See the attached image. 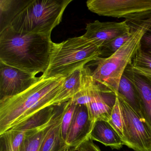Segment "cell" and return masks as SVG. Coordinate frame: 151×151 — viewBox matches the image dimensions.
<instances>
[{"instance_id":"cell-1","label":"cell","mask_w":151,"mask_h":151,"mask_svg":"<svg viewBox=\"0 0 151 151\" xmlns=\"http://www.w3.org/2000/svg\"><path fill=\"white\" fill-rule=\"evenodd\" d=\"M52 43L49 36L20 33L6 27L0 31V61L36 76L43 74Z\"/></svg>"},{"instance_id":"cell-2","label":"cell","mask_w":151,"mask_h":151,"mask_svg":"<svg viewBox=\"0 0 151 151\" xmlns=\"http://www.w3.org/2000/svg\"><path fill=\"white\" fill-rule=\"evenodd\" d=\"M66 77L44 78L23 92L0 101V135L29 119L53 101Z\"/></svg>"},{"instance_id":"cell-3","label":"cell","mask_w":151,"mask_h":151,"mask_svg":"<svg viewBox=\"0 0 151 151\" xmlns=\"http://www.w3.org/2000/svg\"><path fill=\"white\" fill-rule=\"evenodd\" d=\"M132 32L131 37L108 58L97 59L93 77L101 89L118 94V86L127 66L140 47L142 37L151 27V11L132 20H126Z\"/></svg>"},{"instance_id":"cell-4","label":"cell","mask_w":151,"mask_h":151,"mask_svg":"<svg viewBox=\"0 0 151 151\" xmlns=\"http://www.w3.org/2000/svg\"><path fill=\"white\" fill-rule=\"evenodd\" d=\"M101 55L100 47L83 36L60 43L53 42L49 64L43 78L67 77Z\"/></svg>"},{"instance_id":"cell-5","label":"cell","mask_w":151,"mask_h":151,"mask_svg":"<svg viewBox=\"0 0 151 151\" xmlns=\"http://www.w3.org/2000/svg\"><path fill=\"white\" fill-rule=\"evenodd\" d=\"M72 0H26L9 26L17 32L51 37Z\"/></svg>"},{"instance_id":"cell-6","label":"cell","mask_w":151,"mask_h":151,"mask_svg":"<svg viewBox=\"0 0 151 151\" xmlns=\"http://www.w3.org/2000/svg\"><path fill=\"white\" fill-rule=\"evenodd\" d=\"M124 123L123 141L135 151H151V126L120 94L116 95Z\"/></svg>"},{"instance_id":"cell-7","label":"cell","mask_w":151,"mask_h":151,"mask_svg":"<svg viewBox=\"0 0 151 151\" xmlns=\"http://www.w3.org/2000/svg\"><path fill=\"white\" fill-rule=\"evenodd\" d=\"M91 12L102 16L132 20L151 11V0H89Z\"/></svg>"},{"instance_id":"cell-8","label":"cell","mask_w":151,"mask_h":151,"mask_svg":"<svg viewBox=\"0 0 151 151\" xmlns=\"http://www.w3.org/2000/svg\"><path fill=\"white\" fill-rule=\"evenodd\" d=\"M40 78L0 61V101L23 92Z\"/></svg>"},{"instance_id":"cell-9","label":"cell","mask_w":151,"mask_h":151,"mask_svg":"<svg viewBox=\"0 0 151 151\" xmlns=\"http://www.w3.org/2000/svg\"><path fill=\"white\" fill-rule=\"evenodd\" d=\"M86 30L83 36L101 48L110 40L129 33L130 28L126 21L102 22L97 20L87 24Z\"/></svg>"},{"instance_id":"cell-10","label":"cell","mask_w":151,"mask_h":151,"mask_svg":"<svg viewBox=\"0 0 151 151\" xmlns=\"http://www.w3.org/2000/svg\"><path fill=\"white\" fill-rule=\"evenodd\" d=\"M116 100L115 93L101 89L95 81L91 91V100L86 105L92 122L93 123L98 120L108 122Z\"/></svg>"},{"instance_id":"cell-11","label":"cell","mask_w":151,"mask_h":151,"mask_svg":"<svg viewBox=\"0 0 151 151\" xmlns=\"http://www.w3.org/2000/svg\"><path fill=\"white\" fill-rule=\"evenodd\" d=\"M93 123L86 105H77L72 122L68 132L66 142L74 151L89 139Z\"/></svg>"},{"instance_id":"cell-12","label":"cell","mask_w":151,"mask_h":151,"mask_svg":"<svg viewBox=\"0 0 151 151\" xmlns=\"http://www.w3.org/2000/svg\"><path fill=\"white\" fill-rule=\"evenodd\" d=\"M124 74L137 90L142 117L151 126V76L137 71L131 63L127 66Z\"/></svg>"},{"instance_id":"cell-13","label":"cell","mask_w":151,"mask_h":151,"mask_svg":"<svg viewBox=\"0 0 151 151\" xmlns=\"http://www.w3.org/2000/svg\"><path fill=\"white\" fill-rule=\"evenodd\" d=\"M68 101L62 104L54 121L46 132L39 151H68L70 150L63 138L61 131L62 119L68 106Z\"/></svg>"},{"instance_id":"cell-14","label":"cell","mask_w":151,"mask_h":151,"mask_svg":"<svg viewBox=\"0 0 151 151\" xmlns=\"http://www.w3.org/2000/svg\"><path fill=\"white\" fill-rule=\"evenodd\" d=\"M89 139L100 142L113 149H120L124 145L117 132L105 120H98L94 122Z\"/></svg>"},{"instance_id":"cell-15","label":"cell","mask_w":151,"mask_h":151,"mask_svg":"<svg viewBox=\"0 0 151 151\" xmlns=\"http://www.w3.org/2000/svg\"><path fill=\"white\" fill-rule=\"evenodd\" d=\"M61 105L45 108L11 129L28 131L41 128L52 121L60 110Z\"/></svg>"},{"instance_id":"cell-16","label":"cell","mask_w":151,"mask_h":151,"mask_svg":"<svg viewBox=\"0 0 151 151\" xmlns=\"http://www.w3.org/2000/svg\"><path fill=\"white\" fill-rule=\"evenodd\" d=\"M81 69L69 75L53 101L54 106L61 105L71 100L80 91Z\"/></svg>"},{"instance_id":"cell-17","label":"cell","mask_w":151,"mask_h":151,"mask_svg":"<svg viewBox=\"0 0 151 151\" xmlns=\"http://www.w3.org/2000/svg\"><path fill=\"white\" fill-rule=\"evenodd\" d=\"M118 94L121 95L138 115L143 118L141 114V101L138 92L124 73L119 83Z\"/></svg>"},{"instance_id":"cell-18","label":"cell","mask_w":151,"mask_h":151,"mask_svg":"<svg viewBox=\"0 0 151 151\" xmlns=\"http://www.w3.org/2000/svg\"><path fill=\"white\" fill-rule=\"evenodd\" d=\"M24 1L1 0V31L9 27L11 20L26 2Z\"/></svg>"},{"instance_id":"cell-19","label":"cell","mask_w":151,"mask_h":151,"mask_svg":"<svg viewBox=\"0 0 151 151\" xmlns=\"http://www.w3.org/2000/svg\"><path fill=\"white\" fill-rule=\"evenodd\" d=\"M57 114L52 121L48 124L39 129L28 131V134L25 139L23 151H39L46 132L54 121Z\"/></svg>"},{"instance_id":"cell-20","label":"cell","mask_w":151,"mask_h":151,"mask_svg":"<svg viewBox=\"0 0 151 151\" xmlns=\"http://www.w3.org/2000/svg\"><path fill=\"white\" fill-rule=\"evenodd\" d=\"M132 34V31L130 30L129 33L117 37L106 43L101 47V56L106 58L112 55L131 37Z\"/></svg>"},{"instance_id":"cell-21","label":"cell","mask_w":151,"mask_h":151,"mask_svg":"<svg viewBox=\"0 0 151 151\" xmlns=\"http://www.w3.org/2000/svg\"><path fill=\"white\" fill-rule=\"evenodd\" d=\"M108 122L117 132L123 140L124 138V123L121 106L117 97L116 101L111 113L110 119Z\"/></svg>"},{"instance_id":"cell-22","label":"cell","mask_w":151,"mask_h":151,"mask_svg":"<svg viewBox=\"0 0 151 151\" xmlns=\"http://www.w3.org/2000/svg\"><path fill=\"white\" fill-rule=\"evenodd\" d=\"M77 105L71 102L68 101V106L63 113L61 124V131L63 138L66 141L68 132L70 127L74 116Z\"/></svg>"},{"instance_id":"cell-23","label":"cell","mask_w":151,"mask_h":151,"mask_svg":"<svg viewBox=\"0 0 151 151\" xmlns=\"http://www.w3.org/2000/svg\"><path fill=\"white\" fill-rule=\"evenodd\" d=\"M131 64L134 68L151 70V56L143 52L139 47L132 59Z\"/></svg>"},{"instance_id":"cell-24","label":"cell","mask_w":151,"mask_h":151,"mask_svg":"<svg viewBox=\"0 0 151 151\" xmlns=\"http://www.w3.org/2000/svg\"><path fill=\"white\" fill-rule=\"evenodd\" d=\"M140 49L151 56V27L142 37Z\"/></svg>"},{"instance_id":"cell-25","label":"cell","mask_w":151,"mask_h":151,"mask_svg":"<svg viewBox=\"0 0 151 151\" xmlns=\"http://www.w3.org/2000/svg\"><path fill=\"white\" fill-rule=\"evenodd\" d=\"M0 151H14L7 132L0 135Z\"/></svg>"},{"instance_id":"cell-26","label":"cell","mask_w":151,"mask_h":151,"mask_svg":"<svg viewBox=\"0 0 151 151\" xmlns=\"http://www.w3.org/2000/svg\"><path fill=\"white\" fill-rule=\"evenodd\" d=\"M75 151H101L99 147L94 144L93 140L89 139L81 144Z\"/></svg>"},{"instance_id":"cell-27","label":"cell","mask_w":151,"mask_h":151,"mask_svg":"<svg viewBox=\"0 0 151 151\" xmlns=\"http://www.w3.org/2000/svg\"><path fill=\"white\" fill-rule=\"evenodd\" d=\"M74 151V150H73V151H72V150H70L69 151Z\"/></svg>"}]
</instances>
